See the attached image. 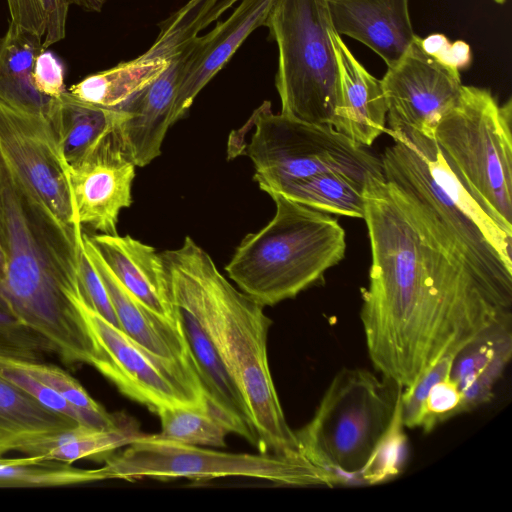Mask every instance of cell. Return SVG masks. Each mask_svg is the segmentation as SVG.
<instances>
[{
  "label": "cell",
  "mask_w": 512,
  "mask_h": 512,
  "mask_svg": "<svg viewBox=\"0 0 512 512\" xmlns=\"http://www.w3.org/2000/svg\"><path fill=\"white\" fill-rule=\"evenodd\" d=\"M195 38L172 57L169 67L153 83L118 108L114 130L136 167L150 164L161 154L167 130L173 125L177 88Z\"/></svg>",
  "instance_id": "cell-14"
},
{
  "label": "cell",
  "mask_w": 512,
  "mask_h": 512,
  "mask_svg": "<svg viewBox=\"0 0 512 512\" xmlns=\"http://www.w3.org/2000/svg\"><path fill=\"white\" fill-rule=\"evenodd\" d=\"M100 468L79 469L39 456L0 458V486H62L101 481Z\"/></svg>",
  "instance_id": "cell-27"
},
{
  "label": "cell",
  "mask_w": 512,
  "mask_h": 512,
  "mask_svg": "<svg viewBox=\"0 0 512 512\" xmlns=\"http://www.w3.org/2000/svg\"><path fill=\"white\" fill-rule=\"evenodd\" d=\"M264 26L278 47L280 113L332 125L340 88L327 1L275 0Z\"/></svg>",
  "instance_id": "cell-7"
},
{
  "label": "cell",
  "mask_w": 512,
  "mask_h": 512,
  "mask_svg": "<svg viewBox=\"0 0 512 512\" xmlns=\"http://www.w3.org/2000/svg\"><path fill=\"white\" fill-rule=\"evenodd\" d=\"M494 2H496L497 4H504L506 2V0H493Z\"/></svg>",
  "instance_id": "cell-40"
},
{
  "label": "cell",
  "mask_w": 512,
  "mask_h": 512,
  "mask_svg": "<svg viewBox=\"0 0 512 512\" xmlns=\"http://www.w3.org/2000/svg\"><path fill=\"white\" fill-rule=\"evenodd\" d=\"M75 303L97 344L93 367L128 398L156 413L167 406L208 408L194 361L166 358L97 313L81 292Z\"/></svg>",
  "instance_id": "cell-10"
},
{
  "label": "cell",
  "mask_w": 512,
  "mask_h": 512,
  "mask_svg": "<svg viewBox=\"0 0 512 512\" xmlns=\"http://www.w3.org/2000/svg\"><path fill=\"white\" fill-rule=\"evenodd\" d=\"M82 238L85 252L104 283L120 329L157 355L194 361L183 327L170 323L138 300L110 270L89 236L83 232Z\"/></svg>",
  "instance_id": "cell-21"
},
{
  "label": "cell",
  "mask_w": 512,
  "mask_h": 512,
  "mask_svg": "<svg viewBox=\"0 0 512 512\" xmlns=\"http://www.w3.org/2000/svg\"><path fill=\"white\" fill-rule=\"evenodd\" d=\"M461 413V393L448 375L435 382L429 389L423 402L418 428L429 432L438 424Z\"/></svg>",
  "instance_id": "cell-34"
},
{
  "label": "cell",
  "mask_w": 512,
  "mask_h": 512,
  "mask_svg": "<svg viewBox=\"0 0 512 512\" xmlns=\"http://www.w3.org/2000/svg\"><path fill=\"white\" fill-rule=\"evenodd\" d=\"M79 425L0 376V456H44Z\"/></svg>",
  "instance_id": "cell-20"
},
{
  "label": "cell",
  "mask_w": 512,
  "mask_h": 512,
  "mask_svg": "<svg viewBox=\"0 0 512 512\" xmlns=\"http://www.w3.org/2000/svg\"><path fill=\"white\" fill-rule=\"evenodd\" d=\"M10 21L13 24H17L18 21V5L17 0H7Z\"/></svg>",
  "instance_id": "cell-39"
},
{
  "label": "cell",
  "mask_w": 512,
  "mask_h": 512,
  "mask_svg": "<svg viewBox=\"0 0 512 512\" xmlns=\"http://www.w3.org/2000/svg\"><path fill=\"white\" fill-rule=\"evenodd\" d=\"M68 166L80 225L102 234H118L119 214L132 204L136 166L125 153L114 125Z\"/></svg>",
  "instance_id": "cell-13"
},
{
  "label": "cell",
  "mask_w": 512,
  "mask_h": 512,
  "mask_svg": "<svg viewBox=\"0 0 512 512\" xmlns=\"http://www.w3.org/2000/svg\"><path fill=\"white\" fill-rule=\"evenodd\" d=\"M512 355V320L492 324L455 355L450 378L461 393L463 412L490 401Z\"/></svg>",
  "instance_id": "cell-23"
},
{
  "label": "cell",
  "mask_w": 512,
  "mask_h": 512,
  "mask_svg": "<svg viewBox=\"0 0 512 512\" xmlns=\"http://www.w3.org/2000/svg\"><path fill=\"white\" fill-rule=\"evenodd\" d=\"M7 265V244L5 232L0 220V283L4 278Z\"/></svg>",
  "instance_id": "cell-38"
},
{
  "label": "cell",
  "mask_w": 512,
  "mask_h": 512,
  "mask_svg": "<svg viewBox=\"0 0 512 512\" xmlns=\"http://www.w3.org/2000/svg\"><path fill=\"white\" fill-rule=\"evenodd\" d=\"M0 151L62 224L82 227L69 166L47 115L0 102Z\"/></svg>",
  "instance_id": "cell-12"
},
{
  "label": "cell",
  "mask_w": 512,
  "mask_h": 512,
  "mask_svg": "<svg viewBox=\"0 0 512 512\" xmlns=\"http://www.w3.org/2000/svg\"><path fill=\"white\" fill-rule=\"evenodd\" d=\"M276 211L262 229L247 234L225 271L257 303L273 306L323 279L346 251L345 231L328 213L272 192Z\"/></svg>",
  "instance_id": "cell-4"
},
{
  "label": "cell",
  "mask_w": 512,
  "mask_h": 512,
  "mask_svg": "<svg viewBox=\"0 0 512 512\" xmlns=\"http://www.w3.org/2000/svg\"><path fill=\"white\" fill-rule=\"evenodd\" d=\"M79 281L82 293L90 306L108 322L120 328L104 283L87 256L84 245L79 259Z\"/></svg>",
  "instance_id": "cell-35"
},
{
  "label": "cell",
  "mask_w": 512,
  "mask_h": 512,
  "mask_svg": "<svg viewBox=\"0 0 512 512\" xmlns=\"http://www.w3.org/2000/svg\"><path fill=\"white\" fill-rule=\"evenodd\" d=\"M389 129L434 139L438 123L456 104L463 84L459 68L429 50L417 36L381 79Z\"/></svg>",
  "instance_id": "cell-11"
},
{
  "label": "cell",
  "mask_w": 512,
  "mask_h": 512,
  "mask_svg": "<svg viewBox=\"0 0 512 512\" xmlns=\"http://www.w3.org/2000/svg\"><path fill=\"white\" fill-rule=\"evenodd\" d=\"M394 144L363 190L371 249L360 318L375 369L402 388L512 320V237L470 200L434 140Z\"/></svg>",
  "instance_id": "cell-1"
},
{
  "label": "cell",
  "mask_w": 512,
  "mask_h": 512,
  "mask_svg": "<svg viewBox=\"0 0 512 512\" xmlns=\"http://www.w3.org/2000/svg\"><path fill=\"white\" fill-rule=\"evenodd\" d=\"M118 280L151 311L183 327L160 253L130 235H88Z\"/></svg>",
  "instance_id": "cell-18"
},
{
  "label": "cell",
  "mask_w": 512,
  "mask_h": 512,
  "mask_svg": "<svg viewBox=\"0 0 512 512\" xmlns=\"http://www.w3.org/2000/svg\"><path fill=\"white\" fill-rule=\"evenodd\" d=\"M44 50L42 37L9 22L0 38V102L47 115L53 99L41 94L33 82L36 58Z\"/></svg>",
  "instance_id": "cell-24"
},
{
  "label": "cell",
  "mask_w": 512,
  "mask_h": 512,
  "mask_svg": "<svg viewBox=\"0 0 512 512\" xmlns=\"http://www.w3.org/2000/svg\"><path fill=\"white\" fill-rule=\"evenodd\" d=\"M179 312L210 413L220 420L229 432L238 434L254 446H258V438L246 402L236 382L197 321L189 313L182 310Z\"/></svg>",
  "instance_id": "cell-22"
},
{
  "label": "cell",
  "mask_w": 512,
  "mask_h": 512,
  "mask_svg": "<svg viewBox=\"0 0 512 512\" xmlns=\"http://www.w3.org/2000/svg\"><path fill=\"white\" fill-rule=\"evenodd\" d=\"M9 358L15 366L59 392L79 409L114 426L121 425L129 420L124 416L107 412L75 378L58 366L11 355Z\"/></svg>",
  "instance_id": "cell-31"
},
{
  "label": "cell",
  "mask_w": 512,
  "mask_h": 512,
  "mask_svg": "<svg viewBox=\"0 0 512 512\" xmlns=\"http://www.w3.org/2000/svg\"><path fill=\"white\" fill-rule=\"evenodd\" d=\"M249 122L254 133L246 153L254 165L253 178L266 193L324 171L364 177L382 174L380 158L332 125L275 114L269 101L253 112Z\"/></svg>",
  "instance_id": "cell-9"
},
{
  "label": "cell",
  "mask_w": 512,
  "mask_h": 512,
  "mask_svg": "<svg viewBox=\"0 0 512 512\" xmlns=\"http://www.w3.org/2000/svg\"><path fill=\"white\" fill-rule=\"evenodd\" d=\"M331 41L340 88L332 126L356 143L370 146L386 130L387 106L381 80L366 70L334 30Z\"/></svg>",
  "instance_id": "cell-19"
},
{
  "label": "cell",
  "mask_w": 512,
  "mask_h": 512,
  "mask_svg": "<svg viewBox=\"0 0 512 512\" xmlns=\"http://www.w3.org/2000/svg\"><path fill=\"white\" fill-rule=\"evenodd\" d=\"M512 102L500 105L484 88L463 85L437 125L434 140L470 200L512 237Z\"/></svg>",
  "instance_id": "cell-6"
},
{
  "label": "cell",
  "mask_w": 512,
  "mask_h": 512,
  "mask_svg": "<svg viewBox=\"0 0 512 512\" xmlns=\"http://www.w3.org/2000/svg\"><path fill=\"white\" fill-rule=\"evenodd\" d=\"M154 43L138 57L83 78L68 92L104 108L118 109L153 83L170 65L172 57L186 44L183 30L170 22L158 24Z\"/></svg>",
  "instance_id": "cell-16"
},
{
  "label": "cell",
  "mask_w": 512,
  "mask_h": 512,
  "mask_svg": "<svg viewBox=\"0 0 512 512\" xmlns=\"http://www.w3.org/2000/svg\"><path fill=\"white\" fill-rule=\"evenodd\" d=\"M368 177L324 171L286 183L267 194L276 192L324 213L363 218V190Z\"/></svg>",
  "instance_id": "cell-26"
},
{
  "label": "cell",
  "mask_w": 512,
  "mask_h": 512,
  "mask_svg": "<svg viewBox=\"0 0 512 512\" xmlns=\"http://www.w3.org/2000/svg\"><path fill=\"white\" fill-rule=\"evenodd\" d=\"M402 389L363 368L341 369L311 420L295 432L299 452L335 486L360 485V471L389 429Z\"/></svg>",
  "instance_id": "cell-5"
},
{
  "label": "cell",
  "mask_w": 512,
  "mask_h": 512,
  "mask_svg": "<svg viewBox=\"0 0 512 512\" xmlns=\"http://www.w3.org/2000/svg\"><path fill=\"white\" fill-rule=\"evenodd\" d=\"M9 356L10 355L0 353V376L24 390L46 408L70 417L81 426L96 429L115 428L131 420L129 419L121 425L114 426L79 409L59 392L15 366Z\"/></svg>",
  "instance_id": "cell-32"
},
{
  "label": "cell",
  "mask_w": 512,
  "mask_h": 512,
  "mask_svg": "<svg viewBox=\"0 0 512 512\" xmlns=\"http://www.w3.org/2000/svg\"><path fill=\"white\" fill-rule=\"evenodd\" d=\"M239 1L241 0H216L211 10L212 21L214 22L219 19L229 8Z\"/></svg>",
  "instance_id": "cell-37"
},
{
  "label": "cell",
  "mask_w": 512,
  "mask_h": 512,
  "mask_svg": "<svg viewBox=\"0 0 512 512\" xmlns=\"http://www.w3.org/2000/svg\"><path fill=\"white\" fill-rule=\"evenodd\" d=\"M107 457L100 467L103 480L141 478L210 480L248 477L293 487H335L331 477L305 457L275 453H228L158 439L153 434Z\"/></svg>",
  "instance_id": "cell-8"
},
{
  "label": "cell",
  "mask_w": 512,
  "mask_h": 512,
  "mask_svg": "<svg viewBox=\"0 0 512 512\" xmlns=\"http://www.w3.org/2000/svg\"><path fill=\"white\" fill-rule=\"evenodd\" d=\"M106 0H17L18 26L39 34L43 48L63 40L70 6L101 12Z\"/></svg>",
  "instance_id": "cell-30"
},
{
  "label": "cell",
  "mask_w": 512,
  "mask_h": 512,
  "mask_svg": "<svg viewBox=\"0 0 512 512\" xmlns=\"http://www.w3.org/2000/svg\"><path fill=\"white\" fill-rule=\"evenodd\" d=\"M403 427L399 405L389 429L360 471V485L383 483L401 473L407 455V439Z\"/></svg>",
  "instance_id": "cell-33"
},
{
  "label": "cell",
  "mask_w": 512,
  "mask_h": 512,
  "mask_svg": "<svg viewBox=\"0 0 512 512\" xmlns=\"http://www.w3.org/2000/svg\"><path fill=\"white\" fill-rule=\"evenodd\" d=\"M118 109L104 108L82 101L67 90L54 98L47 117L68 165L115 124Z\"/></svg>",
  "instance_id": "cell-25"
},
{
  "label": "cell",
  "mask_w": 512,
  "mask_h": 512,
  "mask_svg": "<svg viewBox=\"0 0 512 512\" xmlns=\"http://www.w3.org/2000/svg\"><path fill=\"white\" fill-rule=\"evenodd\" d=\"M142 435L143 433L132 420L108 429L78 426L66 434L59 445L52 448L46 455L39 457L71 464L82 458L107 454L125 447Z\"/></svg>",
  "instance_id": "cell-29"
},
{
  "label": "cell",
  "mask_w": 512,
  "mask_h": 512,
  "mask_svg": "<svg viewBox=\"0 0 512 512\" xmlns=\"http://www.w3.org/2000/svg\"><path fill=\"white\" fill-rule=\"evenodd\" d=\"M0 220L7 244L0 311L64 362L93 366L97 345L75 303L82 227L62 224L1 151Z\"/></svg>",
  "instance_id": "cell-2"
},
{
  "label": "cell",
  "mask_w": 512,
  "mask_h": 512,
  "mask_svg": "<svg viewBox=\"0 0 512 512\" xmlns=\"http://www.w3.org/2000/svg\"><path fill=\"white\" fill-rule=\"evenodd\" d=\"M33 82L41 94L50 98H59L66 91L63 64L52 52L44 49L36 58Z\"/></svg>",
  "instance_id": "cell-36"
},
{
  "label": "cell",
  "mask_w": 512,
  "mask_h": 512,
  "mask_svg": "<svg viewBox=\"0 0 512 512\" xmlns=\"http://www.w3.org/2000/svg\"><path fill=\"white\" fill-rule=\"evenodd\" d=\"M275 0H241L233 13L213 30L197 36L182 71L172 111V123L182 118L199 92L228 63L257 28L265 25Z\"/></svg>",
  "instance_id": "cell-15"
},
{
  "label": "cell",
  "mask_w": 512,
  "mask_h": 512,
  "mask_svg": "<svg viewBox=\"0 0 512 512\" xmlns=\"http://www.w3.org/2000/svg\"><path fill=\"white\" fill-rule=\"evenodd\" d=\"M333 30L361 42L388 67L417 38L408 0H326Z\"/></svg>",
  "instance_id": "cell-17"
},
{
  "label": "cell",
  "mask_w": 512,
  "mask_h": 512,
  "mask_svg": "<svg viewBox=\"0 0 512 512\" xmlns=\"http://www.w3.org/2000/svg\"><path fill=\"white\" fill-rule=\"evenodd\" d=\"M160 254L174 305L201 326L240 389L259 451L302 456L272 380L267 355L272 322L264 307L234 287L191 237Z\"/></svg>",
  "instance_id": "cell-3"
},
{
  "label": "cell",
  "mask_w": 512,
  "mask_h": 512,
  "mask_svg": "<svg viewBox=\"0 0 512 512\" xmlns=\"http://www.w3.org/2000/svg\"><path fill=\"white\" fill-rule=\"evenodd\" d=\"M161 431L154 437L175 443L225 447L228 428L208 408L167 406L156 411Z\"/></svg>",
  "instance_id": "cell-28"
}]
</instances>
